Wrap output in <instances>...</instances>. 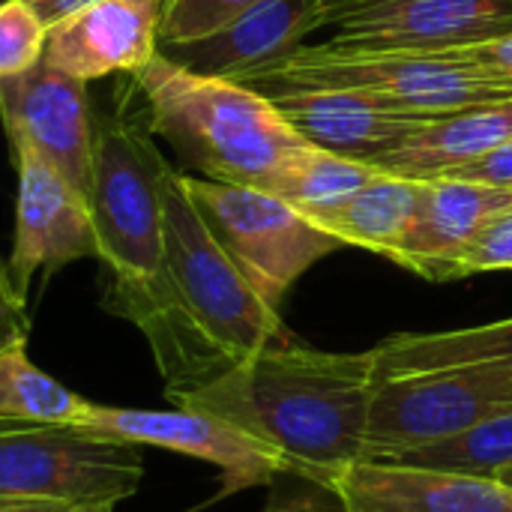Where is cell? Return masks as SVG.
I'll return each instance as SVG.
<instances>
[{
  "mask_svg": "<svg viewBox=\"0 0 512 512\" xmlns=\"http://www.w3.org/2000/svg\"><path fill=\"white\" fill-rule=\"evenodd\" d=\"M378 462H399V465H420V468H444L471 477H486L498 483H512V411L498 414L492 420L477 423L474 429L429 444L402 450L393 456H381Z\"/></svg>",
  "mask_w": 512,
  "mask_h": 512,
  "instance_id": "22",
  "label": "cell"
},
{
  "mask_svg": "<svg viewBox=\"0 0 512 512\" xmlns=\"http://www.w3.org/2000/svg\"><path fill=\"white\" fill-rule=\"evenodd\" d=\"M183 189L210 234L270 306H282L297 279L345 243L288 201L255 189L180 171Z\"/></svg>",
  "mask_w": 512,
  "mask_h": 512,
  "instance_id": "7",
  "label": "cell"
},
{
  "mask_svg": "<svg viewBox=\"0 0 512 512\" xmlns=\"http://www.w3.org/2000/svg\"><path fill=\"white\" fill-rule=\"evenodd\" d=\"M512 207V192L459 180L432 177L423 180V198L417 219L393 255V264L417 273L426 282L462 279V258L480 228Z\"/></svg>",
  "mask_w": 512,
  "mask_h": 512,
  "instance_id": "16",
  "label": "cell"
},
{
  "mask_svg": "<svg viewBox=\"0 0 512 512\" xmlns=\"http://www.w3.org/2000/svg\"><path fill=\"white\" fill-rule=\"evenodd\" d=\"M312 30H321V0H261L222 30L159 54L198 75L246 84L297 51Z\"/></svg>",
  "mask_w": 512,
  "mask_h": 512,
  "instance_id": "14",
  "label": "cell"
},
{
  "mask_svg": "<svg viewBox=\"0 0 512 512\" xmlns=\"http://www.w3.org/2000/svg\"><path fill=\"white\" fill-rule=\"evenodd\" d=\"M78 426L123 438L138 447H159L210 462L222 471L225 495L249 486H273L279 477H288L285 462L270 447L201 411H141L87 402Z\"/></svg>",
  "mask_w": 512,
  "mask_h": 512,
  "instance_id": "11",
  "label": "cell"
},
{
  "mask_svg": "<svg viewBox=\"0 0 512 512\" xmlns=\"http://www.w3.org/2000/svg\"><path fill=\"white\" fill-rule=\"evenodd\" d=\"M510 486H512V483H510Z\"/></svg>",
  "mask_w": 512,
  "mask_h": 512,
  "instance_id": "35",
  "label": "cell"
},
{
  "mask_svg": "<svg viewBox=\"0 0 512 512\" xmlns=\"http://www.w3.org/2000/svg\"><path fill=\"white\" fill-rule=\"evenodd\" d=\"M27 3L36 9V15L42 18V24L51 30L54 24H60L63 18L75 15L78 9H84V6H90L96 0H27Z\"/></svg>",
  "mask_w": 512,
  "mask_h": 512,
  "instance_id": "31",
  "label": "cell"
},
{
  "mask_svg": "<svg viewBox=\"0 0 512 512\" xmlns=\"http://www.w3.org/2000/svg\"><path fill=\"white\" fill-rule=\"evenodd\" d=\"M0 120L12 150H30L84 201L90 198L96 108L87 81L45 60L21 75L0 78Z\"/></svg>",
  "mask_w": 512,
  "mask_h": 512,
  "instance_id": "10",
  "label": "cell"
},
{
  "mask_svg": "<svg viewBox=\"0 0 512 512\" xmlns=\"http://www.w3.org/2000/svg\"><path fill=\"white\" fill-rule=\"evenodd\" d=\"M261 0H165L159 21V48L204 39Z\"/></svg>",
  "mask_w": 512,
  "mask_h": 512,
  "instance_id": "24",
  "label": "cell"
},
{
  "mask_svg": "<svg viewBox=\"0 0 512 512\" xmlns=\"http://www.w3.org/2000/svg\"><path fill=\"white\" fill-rule=\"evenodd\" d=\"M87 507L63 504V501H9L0 504V512H81Z\"/></svg>",
  "mask_w": 512,
  "mask_h": 512,
  "instance_id": "32",
  "label": "cell"
},
{
  "mask_svg": "<svg viewBox=\"0 0 512 512\" xmlns=\"http://www.w3.org/2000/svg\"><path fill=\"white\" fill-rule=\"evenodd\" d=\"M375 390L372 348L339 354L291 336L216 381L174 396L171 405L231 423L270 447L288 477L330 489L345 468L366 459Z\"/></svg>",
  "mask_w": 512,
  "mask_h": 512,
  "instance_id": "2",
  "label": "cell"
},
{
  "mask_svg": "<svg viewBox=\"0 0 512 512\" xmlns=\"http://www.w3.org/2000/svg\"><path fill=\"white\" fill-rule=\"evenodd\" d=\"M333 51H447L512 30V0H321Z\"/></svg>",
  "mask_w": 512,
  "mask_h": 512,
  "instance_id": "9",
  "label": "cell"
},
{
  "mask_svg": "<svg viewBox=\"0 0 512 512\" xmlns=\"http://www.w3.org/2000/svg\"><path fill=\"white\" fill-rule=\"evenodd\" d=\"M372 357L378 381L486 363L512 369V318L444 333H396L378 342Z\"/></svg>",
  "mask_w": 512,
  "mask_h": 512,
  "instance_id": "19",
  "label": "cell"
},
{
  "mask_svg": "<svg viewBox=\"0 0 512 512\" xmlns=\"http://www.w3.org/2000/svg\"><path fill=\"white\" fill-rule=\"evenodd\" d=\"M18 192H15V237L6 273L21 297H27L33 276H54L60 267L96 258V237L87 201L39 156L12 150Z\"/></svg>",
  "mask_w": 512,
  "mask_h": 512,
  "instance_id": "12",
  "label": "cell"
},
{
  "mask_svg": "<svg viewBox=\"0 0 512 512\" xmlns=\"http://www.w3.org/2000/svg\"><path fill=\"white\" fill-rule=\"evenodd\" d=\"M30 318H27V297H21L6 273V264L0 267V351L27 342Z\"/></svg>",
  "mask_w": 512,
  "mask_h": 512,
  "instance_id": "29",
  "label": "cell"
},
{
  "mask_svg": "<svg viewBox=\"0 0 512 512\" xmlns=\"http://www.w3.org/2000/svg\"><path fill=\"white\" fill-rule=\"evenodd\" d=\"M48 27L27 0L0 3V78L21 75L42 63Z\"/></svg>",
  "mask_w": 512,
  "mask_h": 512,
  "instance_id": "25",
  "label": "cell"
},
{
  "mask_svg": "<svg viewBox=\"0 0 512 512\" xmlns=\"http://www.w3.org/2000/svg\"><path fill=\"white\" fill-rule=\"evenodd\" d=\"M0 267H3V264H0Z\"/></svg>",
  "mask_w": 512,
  "mask_h": 512,
  "instance_id": "34",
  "label": "cell"
},
{
  "mask_svg": "<svg viewBox=\"0 0 512 512\" xmlns=\"http://www.w3.org/2000/svg\"><path fill=\"white\" fill-rule=\"evenodd\" d=\"M423 198V180H408L378 171L339 210L324 216L318 228L339 237L345 246H360L393 261L405 243Z\"/></svg>",
  "mask_w": 512,
  "mask_h": 512,
  "instance_id": "20",
  "label": "cell"
},
{
  "mask_svg": "<svg viewBox=\"0 0 512 512\" xmlns=\"http://www.w3.org/2000/svg\"><path fill=\"white\" fill-rule=\"evenodd\" d=\"M507 141H512V99H498L429 120L417 135L375 156L369 165L408 180H432L459 171Z\"/></svg>",
  "mask_w": 512,
  "mask_h": 512,
  "instance_id": "18",
  "label": "cell"
},
{
  "mask_svg": "<svg viewBox=\"0 0 512 512\" xmlns=\"http://www.w3.org/2000/svg\"><path fill=\"white\" fill-rule=\"evenodd\" d=\"M165 252L153 282L99 297L102 309L141 330L165 381V396L192 393L270 345L288 342L270 306L228 258L183 189L165 174Z\"/></svg>",
  "mask_w": 512,
  "mask_h": 512,
  "instance_id": "1",
  "label": "cell"
},
{
  "mask_svg": "<svg viewBox=\"0 0 512 512\" xmlns=\"http://www.w3.org/2000/svg\"><path fill=\"white\" fill-rule=\"evenodd\" d=\"M153 135L165 138L198 177L261 189L276 165L303 144L258 90L198 75L156 54L132 75Z\"/></svg>",
  "mask_w": 512,
  "mask_h": 512,
  "instance_id": "3",
  "label": "cell"
},
{
  "mask_svg": "<svg viewBox=\"0 0 512 512\" xmlns=\"http://www.w3.org/2000/svg\"><path fill=\"white\" fill-rule=\"evenodd\" d=\"M264 512H348L339 495L327 486L303 480V489H276Z\"/></svg>",
  "mask_w": 512,
  "mask_h": 512,
  "instance_id": "28",
  "label": "cell"
},
{
  "mask_svg": "<svg viewBox=\"0 0 512 512\" xmlns=\"http://www.w3.org/2000/svg\"><path fill=\"white\" fill-rule=\"evenodd\" d=\"M348 512H512V486L444 468L363 459L330 486Z\"/></svg>",
  "mask_w": 512,
  "mask_h": 512,
  "instance_id": "15",
  "label": "cell"
},
{
  "mask_svg": "<svg viewBox=\"0 0 512 512\" xmlns=\"http://www.w3.org/2000/svg\"><path fill=\"white\" fill-rule=\"evenodd\" d=\"M144 480V447L72 426L0 417V504L63 501L117 507Z\"/></svg>",
  "mask_w": 512,
  "mask_h": 512,
  "instance_id": "6",
  "label": "cell"
},
{
  "mask_svg": "<svg viewBox=\"0 0 512 512\" xmlns=\"http://www.w3.org/2000/svg\"><path fill=\"white\" fill-rule=\"evenodd\" d=\"M267 99L279 108V114L303 141L366 165L375 156L396 150L429 120H435L390 111L351 90H285Z\"/></svg>",
  "mask_w": 512,
  "mask_h": 512,
  "instance_id": "17",
  "label": "cell"
},
{
  "mask_svg": "<svg viewBox=\"0 0 512 512\" xmlns=\"http://www.w3.org/2000/svg\"><path fill=\"white\" fill-rule=\"evenodd\" d=\"M165 0H96L48 30L45 63L81 81L135 75L159 54Z\"/></svg>",
  "mask_w": 512,
  "mask_h": 512,
  "instance_id": "13",
  "label": "cell"
},
{
  "mask_svg": "<svg viewBox=\"0 0 512 512\" xmlns=\"http://www.w3.org/2000/svg\"><path fill=\"white\" fill-rule=\"evenodd\" d=\"M117 507H111V504H102V507H87V510L81 512H114Z\"/></svg>",
  "mask_w": 512,
  "mask_h": 512,
  "instance_id": "33",
  "label": "cell"
},
{
  "mask_svg": "<svg viewBox=\"0 0 512 512\" xmlns=\"http://www.w3.org/2000/svg\"><path fill=\"white\" fill-rule=\"evenodd\" d=\"M447 177H459V180H471V183H483V186L512 192V141L495 147L492 153H486L468 165H462L459 171H453Z\"/></svg>",
  "mask_w": 512,
  "mask_h": 512,
  "instance_id": "30",
  "label": "cell"
},
{
  "mask_svg": "<svg viewBox=\"0 0 512 512\" xmlns=\"http://www.w3.org/2000/svg\"><path fill=\"white\" fill-rule=\"evenodd\" d=\"M444 57L474 66L483 75H492L498 81H510L512 84V30L483 39V42H471V45H459V48H447L441 51Z\"/></svg>",
  "mask_w": 512,
  "mask_h": 512,
  "instance_id": "27",
  "label": "cell"
},
{
  "mask_svg": "<svg viewBox=\"0 0 512 512\" xmlns=\"http://www.w3.org/2000/svg\"><path fill=\"white\" fill-rule=\"evenodd\" d=\"M492 270H512V207L492 216L462 258V279Z\"/></svg>",
  "mask_w": 512,
  "mask_h": 512,
  "instance_id": "26",
  "label": "cell"
},
{
  "mask_svg": "<svg viewBox=\"0 0 512 512\" xmlns=\"http://www.w3.org/2000/svg\"><path fill=\"white\" fill-rule=\"evenodd\" d=\"M246 87L273 96L285 90H351L390 111L441 117L483 102L512 99L510 81L456 63L441 51H333L300 45Z\"/></svg>",
  "mask_w": 512,
  "mask_h": 512,
  "instance_id": "5",
  "label": "cell"
},
{
  "mask_svg": "<svg viewBox=\"0 0 512 512\" xmlns=\"http://www.w3.org/2000/svg\"><path fill=\"white\" fill-rule=\"evenodd\" d=\"M512 411L510 366H459L378 381L366 459L429 447Z\"/></svg>",
  "mask_w": 512,
  "mask_h": 512,
  "instance_id": "8",
  "label": "cell"
},
{
  "mask_svg": "<svg viewBox=\"0 0 512 512\" xmlns=\"http://www.w3.org/2000/svg\"><path fill=\"white\" fill-rule=\"evenodd\" d=\"M87 399L66 390L27 357V342L0 351V417L78 426Z\"/></svg>",
  "mask_w": 512,
  "mask_h": 512,
  "instance_id": "23",
  "label": "cell"
},
{
  "mask_svg": "<svg viewBox=\"0 0 512 512\" xmlns=\"http://www.w3.org/2000/svg\"><path fill=\"white\" fill-rule=\"evenodd\" d=\"M375 174L378 168L366 162L345 159L339 153L303 141L276 165V171L267 177L261 189L288 201L318 225L324 216L339 210L354 192H360Z\"/></svg>",
  "mask_w": 512,
  "mask_h": 512,
  "instance_id": "21",
  "label": "cell"
},
{
  "mask_svg": "<svg viewBox=\"0 0 512 512\" xmlns=\"http://www.w3.org/2000/svg\"><path fill=\"white\" fill-rule=\"evenodd\" d=\"M147 120L117 108L96 114L90 162V222L102 267L99 297L135 291L156 279L165 252V174Z\"/></svg>",
  "mask_w": 512,
  "mask_h": 512,
  "instance_id": "4",
  "label": "cell"
}]
</instances>
